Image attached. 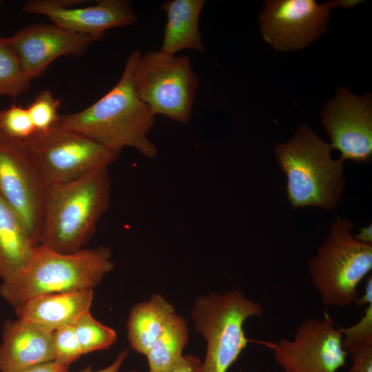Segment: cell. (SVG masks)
Wrapping results in <instances>:
<instances>
[{
	"label": "cell",
	"instance_id": "28",
	"mask_svg": "<svg viewBox=\"0 0 372 372\" xmlns=\"http://www.w3.org/2000/svg\"><path fill=\"white\" fill-rule=\"evenodd\" d=\"M201 364V360L197 356L192 355H183L175 366L165 372H200ZM128 372L141 371L132 369Z\"/></svg>",
	"mask_w": 372,
	"mask_h": 372
},
{
	"label": "cell",
	"instance_id": "5",
	"mask_svg": "<svg viewBox=\"0 0 372 372\" xmlns=\"http://www.w3.org/2000/svg\"><path fill=\"white\" fill-rule=\"evenodd\" d=\"M353 227L349 219H335L308 262L311 284L328 307L353 304L358 297V285L372 269V245L355 240Z\"/></svg>",
	"mask_w": 372,
	"mask_h": 372
},
{
	"label": "cell",
	"instance_id": "25",
	"mask_svg": "<svg viewBox=\"0 0 372 372\" xmlns=\"http://www.w3.org/2000/svg\"><path fill=\"white\" fill-rule=\"evenodd\" d=\"M52 349L54 361L68 368L82 355L73 325L63 327L52 332Z\"/></svg>",
	"mask_w": 372,
	"mask_h": 372
},
{
	"label": "cell",
	"instance_id": "21",
	"mask_svg": "<svg viewBox=\"0 0 372 372\" xmlns=\"http://www.w3.org/2000/svg\"><path fill=\"white\" fill-rule=\"evenodd\" d=\"M30 82L9 39L2 38L0 40V96L16 97L30 88Z\"/></svg>",
	"mask_w": 372,
	"mask_h": 372
},
{
	"label": "cell",
	"instance_id": "26",
	"mask_svg": "<svg viewBox=\"0 0 372 372\" xmlns=\"http://www.w3.org/2000/svg\"><path fill=\"white\" fill-rule=\"evenodd\" d=\"M339 330L342 335V346L347 351L358 343L372 342V303L367 305L364 316L356 324Z\"/></svg>",
	"mask_w": 372,
	"mask_h": 372
},
{
	"label": "cell",
	"instance_id": "33",
	"mask_svg": "<svg viewBox=\"0 0 372 372\" xmlns=\"http://www.w3.org/2000/svg\"><path fill=\"white\" fill-rule=\"evenodd\" d=\"M1 1H0V3H1ZM3 37L0 35V40L2 39Z\"/></svg>",
	"mask_w": 372,
	"mask_h": 372
},
{
	"label": "cell",
	"instance_id": "9",
	"mask_svg": "<svg viewBox=\"0 0 372 372\" xmlns=\"http://www.w3.org/2000/svg\"><path fill=\"white\" fill-rule=\"evenodd\" d=\"M359 1L268 0L259 14L265 41L275 49L288 52L304 48L327 30L330 11L336 6L350 8Z\"/></svg>",
	"mask_w": 372,
	"mask_h": 372
},
{
	"label": "cell",
	"instance_id": "14",
	"mask_svg": "<svg viewBox=\"0 0 372 372\" xmlns=\"http://www.w3.org/2000/svg\"><path fill=\"white\" fill-rule=\"evenodd\" d=\"M9 41L27 76H41L51 63L61 56H79L96 41L54 23H36L18 30Z\"/></svg>",
	"mask_w": 372,
	"mask_h": 372
},
{
	"label": "cell",
	"instance_id": "20",
	"mask_svg": "<svg viewBox=\"0 0 372 372\" xmlns=\"http://www.w3.org/2000/svg\"><path fill=\"white\" fill-rule=\"evenodd\" d=\"M188 338L187 321L175 312L145 355L149 372H165L175 366L183 355Z\"/></svg>",
	"mask_w": 372,
	"mask_h": 372
},
{
	"label": "cell",
	"instance_id": "15",
	"mask_svg": "<svg viewBox=\"0 0 372 372\" xmlns=\"http://www.w3.org/2000/svg\"><path fill=\"white\" fill-rule=\"evenodd\" d=\"M54 361L52 332L20 319L3 324L0 371H14Z\"/></svg>",
	"mask_w": 372,
	"mask_h": 372
},
{
	"label": "cell",
	"instance_id": "16",
	"mask_svg": "<svg viewBox=\"0 0 372 372\" xmlns=\"http://www.w3.org/2000/svg\"><path fill=\"white\" fill-rule=\"evenodd\" d=\"M93 296V289L43 295L16 307V314L18 319L53 332L74 325L83 313L90 311Z\"/></svg>",
	"mask_w": 372,
	"mask_h": 372
},
{
	"label": "cell",
	"instance_id": "17",
	"mask_svg": "<svg viewBox=\"0 0 372 372\" xmlns=\"http://www.w3.org/2000/svg\"><path fill=\"white\" fill-rule=\"evenodd\" d=\"M37 245L17 211L0 195V278H17L28 263Z\"/></svg>",
	"mask_w": 372,
	"mask_h": 372
},
{
	"label": "cell",
	"instance_id": "3",
	"mask_svg": "<svg viewBox=\"0 0 372 372\" xmlns=\"http://www.w3.org/2000/svg\"><path fill=\"white\" fill-rule=\"evenodd\" d=\"M112 256L105 246L63 254L37 245L23 271L1 284L0 296L16 308L43 295L93 289L113 270Z\"/></svg>",
	"mask_w": 372,
	"mask_h": 372
},
{
	"label": "cell",
	"instance_id": "30",
	"mask_svg": "<svg viewBox=\"0 0 372 372\" xmlns=\"http://www.w3.org/2000/svg\"><path fill=\"white\" fill-rule=\"evenodd\" d=\"M127 355V350H123L119 353L116 360L105 368L97 371H94L92 369L91 366H87L82 370L78 371L76 372H118L123 364Z\"/></svg>",
	"mask_w": 372,
	"mask_h": 372
},
{
	"label": "cell",
	"instance_id": "8",
	"mask_svg": "<svg viewBox=\"0 0 372 372\" xmlns=\"http://www.w3.org/2000/svg\"><path fill=\"white\" fill-rule=\"evenodd\" d=\"M23 143L48 186L108 168L120 154L81 134L57 126L46 132H35Z\"/></svg>",
	"mask_w": 372,
	"mask_h": 372
},
{
	"label": "cell",
	"instance_id": "27",
	"mask_svg": "<svg viewBox=\"0 0 372 372\" xmlns=\"http://www.w3.org/2000/svg\"><path fill=\"white\" fill-rule=\"evenodd\" d=\"M352 364L347 372H372V342H361L348 350Z\"/></svg>",
	"mask_w": 372,
	"mask_h": 372
},
{
	"label": "cell",
	"instance_id": "2",
	"mask_svg": "<svg viewBox=\"0 0 372 372\" xmlns=\"http://www.w3.org/2000/svg\"><path fill=\"white\" fill-rule=\"evenodd\" d=\"M110 192L108 168L48 186L38 245L63 254L83 249L109 209Z\"/></svg>",
	"mask_w": 372,
	"mask_h": 372
},
{
	"label": "cell",
	"instance_id": "11",
	"mask_svg": "<svg viewBox=\"0 0 372 372\" xmlns=\"http://www.w3.org/2000/svg\"><path fill=\"white\" fill-rule=\"evenodd\" d=\"M342 340L339 329L324 313L321 319L302 322L293 340L282 338L265 344L283 372H336L346 365L348 355Z\"/></svg>",
	"mask_w": 372,
	"mask_h": 372
},
{
	"label": "cell",
	"instance_id": "12",
	"mask_svg": "<svg viewBox=\"0 0 372 372\" xmlns=\"http://www.w3.org/2000/svg\"><path fill=\"white\" fill-rule=\"evenodd\" d=\"M332 149L342 161L368 163L372 159V99L371 94L356 96L344 87L337 89L320 114Z\"/></svg>",
	"mask_w": 372,
	"mask_h": 372
},
{
	"label": "cell",
	"instance_id": "22",
	"mask_svg": "<svg viewBox=\"0 0 372 372\" xmlns=\"http://www.w3.org/2000/svg\"><path fill=\"white\" fill-rule=\"evenodd\" d=\"M73 328L82 355L106 349L117 339L115 330L96 320L90 311L83 313Z\"/></svg>",
	"mask_w": 372,
	"mask_h": 372
},
{
	"label": "cell",
	"instance_id": "7",
	"mask_svg": "<svg viewBox=\"0 0 372 372\" xmlns=\"http://www.w3.org/2000/svg\"><path fill=\"white\" fill-rule=\"evenodd\" d=\"M138 98L156 115L181 124L191 119L199 86L188 56L170 55L160 50L141 54L132 74Z\"/></svg>",
	"mask_w": 372,
	"mask_h": 372
},
{
	"label": "cell",
	"instance_id": "23",
	"mask_svg": "<svg viewBox=\"0 0 372 372\" xmlns=\"http://www.w3.org/2000/svg\"><path fill=\"white\" fill-rule=\"evenodd\" d=\"M61 102L49 90L41 91L26 107L35 132H46L56 124Z\"/></svg>",
	"mask_w": 372,
	"mask_h": 372
},
{
	"label": "cell",
	"instance_id": "1",
	"mask_svg": "<svg viewBox=\"0 0 372 372\" xmlns=\"http://www.w3.org/2000/svg\"><path fill=\"white\" fill-rule=\"evenodd\" d=\"M141 54L139 50L130 53L121 76L108 92L84 110L60 115L55 126L81 134L114 152L130 147L147 158H156L158 149L148 138L156 116L138 98L132 81Z\"/></svg>",
	"mask_w": 372,
	"mask_h": 372
},
{
	"label": "cell",
	"instance_id": "13",
	"mask_svg": "<svg viewBox=\"0 0 372 372\" xmlns=\"http://www.w3.org/2000/svg\"><path fill=\"white\" fill-rule=\"evenodd\" d=\"M22 10L45 15L52 23L96 41L111 28L132 25L137 21L135 10L127 0H101L85 8L65 7L59 0H30L23 3Z\"/></svg>",
	"mask_w": 372,
	"mask_h": 372
},
{
	"label": "cell",
	"instance_id": "6",
	"mask_svg": "<svg viewBox=\"0 0 372 372\" xmlns=\"http://www.w3.org/2000/svg\"><path fill=\"white\" fill-rule=\"evenodd\" d=\"M262 313V306L239 289L197 298L191 315L196 331L207 342L200 372H227L249 342L245 322Z\"/></svg>",
	"mask_w": 372,
	"mask_h": 372
},
{
	"label": "cell",
	"instance_id": "19",
	"mask_svg": "<svg viewBox=\"0 0 372 372\" xmlns=\"http://www.w3.org/2000/svg\"><path fill=\"white\" fill-rule=\"evenodd\" d=\"M174 313L171 303L158 293L152 295L147 301L136 304L130 312L127 324L132 349L146 355Z\"/></svg>",
	"mask_w": 372,
	"mask_h": 372
},
{
	"label": "cell",
	"instance_id": "18",
	"mask_svg": "<svg viewBox=\"0 0 372 372\" xmlns=\"http://www.w3.org/2000/svg\"><path fill=\"white\" fill-rule=\"evenodd\" d=\"M205 3V0H170L161 6L167 21L160 51L170 55L185 49L205 51L199 19Z\"/></svg>",
	"mask_w": 372,
	"mask_h": 372
},
{
	"label": "cell",
	"instance_id": "29",
	"mask_svg": "<svg viewBox=\"0 0 372 372\" xmlns=\"http://www.w3.org/2000/svg\"><path fill=\"white\" fill-rule=\"evenodd\" d=\"M68 369L69 368L63 366L55 362L54 361H52L34 365L21 370L3 372H68Z\"/></svg>",
	"mask_w": 372,
	"mask_h": 372
},
{
	"label": "cell",
	"instance_id": "24",
	"mask_svg": "<svg viewBox=\"0 0 372 372\" xmlns=\"http://www.w3.org/2000/svg\"><path fill=\"white\" fill-rule=\"evenodd\" d=\"M0 131L19 141L32 136L35 130L27 108L13 103L8 108L0 110Z\"/></svg>",
	"mask_w": 372,
	"mask_h": 372
},
{
	"label": "cell",
	"instance_id": "32",
	"mask_svg": "<svg viewBox=\"0 0 372 372\" xmlns=\"http://www.w3.org/2000/svg\"><path fill=\"white\" fill-rule=\"evenodd\" d=\"M353 236L355 240L361 243L372 245V225L370 224L366 227H360L359 232L353 234Z\"/></svg>",
	"mask_w": 372,
	"mask_h": 372
},
{
	"label": "cell",
	"instance_id": "10",
	"mask_svg": "<svg viewBox=\"0 0 372 372\" xmlns=\"http://www.w3.org/2000/svg\"><path fill=\"white\" fill-rule=\"evenodd\" d=\"M48 186L23 141L0 131V195L17 211L38 245Z\"/></svg>",
	"mask_w": 372,
	"mask_h": 372
},
{
	"label": "cell",
	"instance_id": "4",
	"mask_svg": "<svg viewBox=\"0 0 372 372\" xmlns=\"http://www.w3.org/2000/svg\"><path fill=\"white\" fill-rule=\"evenodd\" d=\"M331 149L306 125H300L289 141L274 146L292 208L336 209L344 188V161L333 159Z\"/></svg>",
	"mask_w": 372,
	"mask_h": 372
},
{
	"label": "cell",
	"instance_id": "31",
	"mask_svg": "<svg viewBox=\"0 0 372 372\" xmlns=\"http://www.w3.org/2000/svg\"><path fill=\"white\" fill-rule=\"evenodd\" d=\"M358 307H362L372 303V276L371 273L366 278L364 293L358 297L353 302Z\"/></svg>",
	"mask_w": 372,
	"mask_h": 372
}]
</instances>
